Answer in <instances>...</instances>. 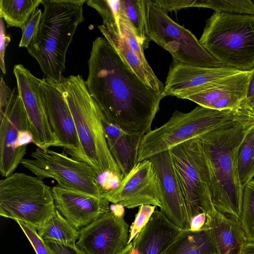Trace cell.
I'll use <instances>...</instances> for the list:
<instances>
[{"instance_id":"6da1fadb","label":"cell","mask_w":254,"mask_h":254,"mask_svg":"<svg viewBox=\"0 0 254 254\" xmlns=\"http://www.w3.org/2000/svg\"><path fill=\"white\" fill-rule=\"evenodd\" d=\"M85 84L105 119L131 133L145 134L164 97L145 84L104 37L93 42Z\"/></svg>"},{"instance_id":"7a4b0ae2","label":"cell","mask_w":254,"mask_h":254,"mask_svg":"<svg viewBox=\"0 0 254 254\" xmlns=\"http://www.w3.org/2000/svg\"><path fill=\"white\" fill-rule=\"evenodd\" d=\"M254 112L198 137L207 164L211 198L218 211L241 221L244 188L239 179L237 153Z\"/></svg>"},{"instance_id":"3957f363","label":"cell","mask_w":254,"mask_h":254,"mask_svg":"<svg viewBox=\"0 0 254 254\" xmlns=\"http://www.w3.org/2000/svg\"><path fill=\"white\" fill-rule=\"evenodd\" d=\"M86 0H42L39 25L28 53L38 63L46 78L60 82L66 54L77 27L84 21Z\"/></svg>"},{"instance_id":"277c9868","label":"cell","mask_w":254,"mask_h":254,"mask_svg":"<svg viewBox=\"0 0 254 254\" xmlns=\"http://www.w3.org/2000/svg\"><path fill=\"white\" fill-rule=\"evenodd\" d=\"M60 82L74 120L84 162L90 165L97 174L109 171L123 179L105 136L104 115L90 94L85 80L78 74L63 76Z\"/></svg>"},{"instance_id":"5b68a950","label":"cell","mask_w":254,"mask_h":254,"mask_svg":"<svg viewBox=\"0 0 254 254\" xmlns=\"http://www.w3.org/2000/svg\"><path fill=\"white\" fill-rule=\"evenodd\" d=\"M249 110L244 102L236 110H217L198 105L188 113L175 111L166 123L144 135L139 147L138 162L217 129L240 119Z\"/></svg>"},{"instance_id":"8992f818","label":"cell","mask_w":254,"mask_h":254,"mask_svg":"<svg viewBox=\"0 0 254 254\" xmlns=\"http://www.w3.org/2000/svg\"><path fill=\"white\" fill-rule=\"evenodd\" d=\"M199 42L225 66L250 71L254 67V15L215 12Z\"/></svg>"},{"instance_id":"52a82bcc","label":"cell","mask_w":254,"mask_h":254,"mask_svg":"<svg viewBox=\"0 0 254 254\" xmlns=\"http://www.w3.org/2000/svg\"><path fill=\"white\" fill-rule=\"evenodd\" d=\"M56 210L52 189L37 177L15 173L0 180V216L38 230Z\"/></svg>"},{"instance_id":"ba28073f","label":"cell","mask_w":254,"mask_h":254,"mask_svg":"<svg viewBox=\"0 0 254 254\" xmlns=\"http://www.w3.org/2000/svg\"><path fill=\"white\" fill-rule=\"evenodd\" d=\"M145 2L148 40L169 52L174 64L206 68L225 66L201 45L190 31L173 21L154 0H145Z\"/></svg>"},{"instance_id":"9c48e42d","label":"cell","mask_w":254,"mask_h":254,"mask_svg":"<svg viewBox=\"0 0 254 254\" xmlns=\"http://www.w3.org/2000/svg\"><path fill=\"white\" fill-rule=\"evenodd\" d=\"M169 151L190 222L200 213L213 214L217 210L212 202L208 168L198 138L181 143Z\"/></svg>"},{"instance_id":"30bf717a","label":"cell","mask_w":254,"mask_h":254,"mask_svg":"<svg viewBox=\"0 0 254 254\" xmlns=\"http://www.w3.org/2000/svg\"><path fill=\"white\" fill-rule=\"evenodd\" d=\"M31 156L32 159L23 158L20 164L39 179L52 178L61 186L102 197L97 183V174L86 162L64 152L39 147Z\"/></svg>"},{"instance_id":"8fae6325","label":"cell","mask_w":254,"mask_h":254,"mask_svg":"<svg viewBox=\"0 0 254 254\" xmlns=\"http://www.w3.org/2000/svg\"><path fill=\"white\" fill-rule=\"evenodd\" d=\"M17 88L0 107V173L4 178L12 174L33 142L26 113Z\"/></svg>"},{"instance_id":"7c38bea8","label":"cell","mask_w":254,"mask_h":254,"mask_svg":"<svg viewBox=\"0 0 254 254\" xmlns=\"http://www.w3.org/2000/svg\"><path fill=\"white\" fill-rule=\"evenodd\" d=\"M41 95L50 126L66 154L83 161L74 120L60 82L41 79Z\"/></svg>"},{"instance_id":"4fadbf2b","label":"cell","mask_w":254,"mask_h":254,"mask_svg":"<svg viewBox=\"0 0 254 254\" xmlns=\"http://www.w3.org/2000/svg\"><path fill=\"white\" fill-rule=\"evenodd\" d=\"M13 73L18 94L33 135V143L45 150L51 147H61L47 118L39 88L41 79L34 76L21 64L14 65Z\"/></svg>"},{"instance_id":"5bb4252c","label":"cell","mask_w":254,"mask_h":254,"mask_svg":"<svg viewBox=\"0 0 254 254\" xmlns=\"http://www.w3.org/2000/svg\"><path fill=\"white\" fill-rule=\"evenodd\" d=\"M125 212L110 209L79 230L75 244L83 254H118L127 245L128 225Z\"/></svg>"},{"instance_id":"9a60e30c","label":"cell","mask_w":254,"mask_h":254,"mask_svg":"<svg viewBox=\"0 0 254 254\" xmlns=\"http://www.w3.org/2000/svg\"><path fill=\"white\" fill-rule=\"evenodd\" d=\"M101 197L109 202L133 208L143 204L162 207L157 177L151 161L138 162L114 189Z\"/></svg>"},{"instance_id":"2e32d148","label":"cell","mask_w":254,"mask_h":254,"mask_svg":"<svg viewBox=\"0 0 254 254\" xmlns=\"http://www.w3.org/2000/svg\"><path fill=\"white\" fill-rule=\"evenodd\" d=\"M252 71H241L207 84L185 99L217 110H236L246 100Z\"/></svg>"},{"instance_id":"e0dca14e","label":"cell","mask_w":254,"mask_h":254,"mask_svg":"<svg viewBox=\"0 0 254 254\" xmlns=\"http://www.w3.org/2000/svg\"><path fill=\"white\" fill-rule=\"evenodd\" d=\"M52 190L56 208L78 231L110 210L109 202L103 197L59 184Z\"/></svg>"},{"instance_id":"ac0fdd59","label":"cell","mask_w":254,"mask_h":254,"mask_svg":"<svg viewBox=\"0 0 254 254\" xmlns=\"http://www.w3.org/2000/svg\"><path fill=\"white\" fill-rule=\"evenodd\" d=\"M149 159L158 181L161 196V211L182 230L190 229V221L169 150L155 155Z\"/></svg>"},{"instance_id":"d6986e66","label":"cell","mask_w":254,"mask_h":254,"mask_svg":"<svg viewBox=\"0 0 254 254\" xmlns=\"http://www.w3.org/2000/svg\"><path fill=\"white\" fill-rule=\"evenodd\" d=\"M240 70L223 66L206 68L174 64L169 69L163 94L185 99L198 88Z\"/></svg>"},{"instance_id":"ffe728a7","label":"cell","mask_w":254,"mask_h":254,"mask_svg":"<svg viewBox=\"0 0 254 254\" xmlns=\"http://www.w3.org/2000/svg\"><path fill=\"white\" fill-rule=\"evenodd\" d=\"M181 231L161 211L157 209L133 240L134 254H165Z\"/></svg>"},{"instance_id":"44dd1931","label":"cell","mask_w":254,"mask_h":254,"mask_svg":"<svg viewBox=\"0 0 254 254\" xmlns=\"http://www.w3.org/2000/svg\"><path fill=\"white\" fill-rule=\"evenodd\" d=\"M209 232L218 254H243L248 243L240 220L216 210L206 216Z\"/></svg>"},{"instance_id":"7402d4cb","label":"cell","mask_w":254,"mask_h":254,"mask_svg":"<svg viewBox=\"0 0 254 254\" xmlns=\"http://www.w3.org/2000/svg\"><path fill=\"white\" fill-rule=\"evenodd\" d=\"M102 124L110 153L124 177L138 163L139 147L144 134L124 130L109 122L104 116Z\"/></svg>"},{"instance_id":"603a6c76","label":"cell","mask_w":254,"mask_h":254,"mask_svg":"<svg viewBox=\"0 0 254 254\" xmlns=\"http://www.w3.org/2000/svg\"><path fill=\"white\" fill-rule=\"evenodd\" d=\"M98 28L123 60L145 84L155 90L163 91L164 85L158 78L153 69L147 68L143 64L125 38L114 27L102 24L98 25Z\"/></svg>"},{"instance_id":"cb8c5ba5","label":"cell","mask_w":254,"mask_h":254,"mask_svg":"<svg viewBox=\"0 0 254 254\" xmlns=\"http://www.w3.org/2000/svg\"><path fill=\"white\" fill-rule=\"evenodd\" d=\"M165 254H218L208 230H182Z\"/></svg>"},{"instance_id":"d4e9b609","label":"cell","mask_w":254,"mask_h":254,"mask_svg":"<svg viewBox=\"0 0 254 254\" xmlns=\"http://www.w3.org/2000/svg\"><path fill=\"white\" fill-rule=\"evenodd\" d=\"M37 230L43 240L49 239L64 244H75L79 231L73 227L57 210L52 216Z\"/></svg>"},{"instance_id":"484cf974","label":"cell","mask_w":254,"mask_h":254,"mask_svg":"<svg viewBox=\"0 0 254 254\" xmlns=\"http://www.w3.org/2000/svg\"><path fill=\"white\" fill-rule=\"evenodd\" d=\"M42 0H0V18L7 27L22 29Z\"/></svg>"},{"instance_id":"4316f807","label":"cell","mask_w":254,"mask_h":254,"mask_svg":"<svg viewBox=\"0 0 254 254\" xmlns=\"http://www.w3.org/2000/svg\"><path fill=\"white\" fill-rule=\"evenodd\" d=\"M237 166L240 181L244 188L254 177V125L249 129L240 145Z\"/></svg>"},{"instance_id":"83f0119b","label":"cell","mask_w":254,"mask_h":254,"mask_svg":"<svg viewBox=\"0 0 254 254\" xmlns=\"http://www.w3.org/2000/svg\"><path fill=\"white\" fill-rule=\"evenodd\" d=\"M121 2L143 49L147 48L149 41L146 33L145 0H121Z\"/></svg>"},{"instance_id":"f1b7e54d","label":"cell","mask_w":254,"mask_h":254,"mask_svg":"<svg viewBox=\"0 0 254 254\" xmlns=\"http://www.w3.org/2000/svg\"><path fill=\"white\" fill-rule=\"evenodd\" d=\"M241 222L248 242L254 243V179L244 188Z\"/></svg>"},{"instance_id":"f546056e","label":"cell","mask_w":254,"mask_h":254,"mask_svg":"<svg viewBox=\"0 0 254 254\" xmlns=\"http://www.w3.org/2000/svg\"><path fill=\"white\" fill-rule=\"evenodd\" d=\"M219 13L254 15V1L251 0H203V7Z\"/></svg>"},{"instance_id":"4dcf8cb0","label":"cell","mask_w":254,"mask_h":254,"mask_svg":"<svg viewBox=\"0 0 254 254\" xmlns=\"http://www.w3.org/2000/svg\"><path fill=\"white\" fill-rule=\"evenodd\" d=\"M156 206L150 204H143L139 206L135 219L130 227L127 245L131 242L136 236L146 225L155 211Z\"/></svg>"},{"instance_id":"1f68e13d","label":"cell","mask_w":254,"mask_h":254,"mask_svg":"<svg viewBox=\"0 0 254 254\" xmlns=\"http://www.w3.org/2000/svg\"><path fill=\"white\" fill-rule=\"evenodd\" d=\"M42 12L37 8L22 28V37L19 44V47L27 48L32 41L38 29Z\"/></svg>"},{"instance_id":"d6a6232c","label":"cell","mask_w":254,"mask_h":254,"mask_svg":"<svg viewBox=\"0 0 254 254\" xmlns=\"http://www.w3.org/2000/svg\"><path fill=\"white\" fill-rule=\"evenodd\" d=\"M19 224L37 254H51L44 240L38 235L37 229L29 225L18 220Z\"/></svg>"},{"instance_id":"836d02e7","label":"cell","mask_w":254,"mask_h":254,"mask_svg":"<svg viewBox=\"0 0 254 254\" xmlns=\"http://www.w3.org/2000/svg\"><path fill=\"white\" fill-rule=\"evenodd\" d=\"M111 171H106L97 174V183L101 195L116 188L122 180Z\"/></svg>"},{"instance_id":"e575fe53","label":"cell","mask_w":254,"mask_h":254,"mask_svg":"<svg viewBox=\"0 0 254 254\" xmlns=\"http://www.w3.org/2000/svg\"><path fill=\"white\" fill-rule=\"evenodd\" d=\"M44 240L51 254H83L75 244H64L49 239Z\"/></svg>"},{"instance_id":"d590c367","label":"cell","mask_w":254,"mask_h":254,"mask_svg":"<svg viewBox=\"0 0 254 254\" xmlns=\"http://www.w3.org/2000/svg\"><path fill=\"white\" fill-rule=\"evenodd\" d=\"M0 67L2 72L5 74V51L6 47L10 41V37L5 34V25L2 18H0Z\"/></svg>"},{"instance_id":"8d00e7d4","label":"cell","mask_w":254,"mask_h":254,"mask_svg":"<svg viewBox=\"0 0 254 254\" xmlns=\"http://www.w3.org/2000/svg\"><path fill=\"white\" fill-rule=\"evenodd\" d=\"M206 221V214L200 213L194 216L190 220V230L192 231H198L202 230Z\"/></svg>"},{"instance_id":"74e56055","label":"cell","mask_w":254,"mask_h":254,"mask_svg":"<svg viewBox=\"0 0 254 254\" xmlns=\"http://www.w3.org/2000/svg\"><path fill=\"white\" fill-rule=\"evenodd\" d=\"M251 71L247 89L246 102L249 107L254 111V67Z\"/></svg>"},{"instance_id":"f35d334b","label":"cell","mask_w":254,"mask_h":254,"mask_svg":"<svg viewBox=\"0 0 254 254\" xmlns=\"http://www.w3.org/2000/svg\"><path fill=\"white\" fill-rule=\"evenodd\" d=\"M12 91L6 85L2 77L0 83V107L3 106L11 96Z\"/></svg>"},{"instance_id":"ab89813d","label":"cell","mask_w":254,"mask_h":254,"mask_svg":"<svg viewBox=\"0 0 254 254\" xmlns=\"http://www.w3.org/2000/svg\"><path fill=\"white\" fill-rule=\"evenodd\" d=\"M118 254H134L133 244L131 242L127 245L123 250L120 251Z\"/></svg>"},{"instance_id":"60d3db41","label":"cell","mask_w":254,"mask_h":254,"mask_svg":"<svg viewBox=\"0 0 254 254\" xmlns=\"http://www.w3.org/2000/svg\"><path fill=\"white\" fill-rule=\"evenodd\" d=\"M243 254H254V243L248 242L245 248Z\"/></svg>"},{"instance_id":"b9f144b4","label":"cell","mask_w":254,"mask_h":254,"mask_svg":"<svg viewBox=\"0 0 254 254\" xmlns=\"http://www.w3.org/2000/svg\"></svg>"}]
</instances>
